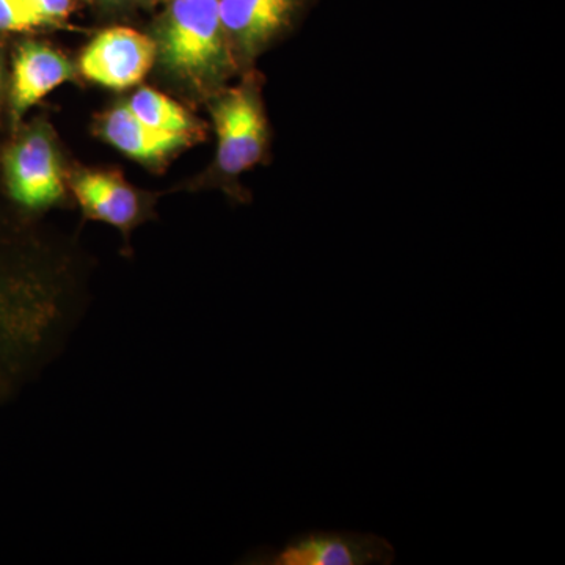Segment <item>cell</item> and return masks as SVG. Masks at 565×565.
I'll list each match as a JSON object with an SVG mask.
<instances>
[{
	"label": "cell",
	"mask_w": 565,
	"mask_h": 565,
	"mask_svg": "<svg viewBox=\"0 0 565 565\" xmlns=\"http://www.w3.org/2000/svg\"><path fill=\"white\" fill-rule=\"evenodd\" d=\"M40 24L61 20L70 13L71 0H21Z\"/></svg>",
	"instance_id": "7c38bea8"
},
{
	"label": "cell",
	"mask_w": 565,
	"mask_h": 565,
	"mask_svg": "<svg viewBox=\"0 0 565 565\" xmlns=\"http://www.w3.org/2000/svg\"><path fill=\"white\" fill-rule=\"evenodd\" d=\"M11 195L28 207H44L63 195L61 166L51 140L33 132L7 156Z\"/></svg>",
	"instance_id": "5b68a950"
},
{
	"label": "cell",
	"mask_w": 565,
	"mask_h": 565,
	"mask_svg": "<svg viewBox=\"0 0 565 565\" xmlns=\"http://www.w3.org/2000/svg\"><path fill=\"white\" fill-rule=\"evenodd\" d=\"M104 134L118 150L141 161L161 158L188 140L180 134L163 132L145 125L128 106L110 111Z\"/></svg>",
	"instance_id": "9c48e42d"
},
{
	"label": "cell",
	"mask_w": 565,
	"mask_h": 565,
	"mask_svg": "<svg viewBox=\"0 0 565 565\" xmlns=\"http://www.w3.org/2000/svg\"><path fill=\"white\" fill-rule=\"evenodd\" d=\"M73 191L85 214L117 228H131L140 215L136 193L110 173H84L73 182Z\"/></svg>",
	"instance_id": "ba28073f"
},
{
	"label": "cell",
	"mask_w": 565,
	"mask_h": 565,
	"mask_svg": "<svg viewBox=\"0 0 565 565\" xmlns=\"http://www.w3.org/2000/svg\"><path fill=\"white\" fill-rule=\"evenodd\" d=\"M156 44L143 33L128 28L104 31L88 44L81 58L87 79L109 88L139 84L154 61Z\"/></svg>",
	"instance_id": "277c9868"
},
{
	"label": "cell",
	"mask_w": 565,
	"mask_h": 565,
	"mask_svg": "<svg viewBox=\"0 0 565 565\" xmlns=\"http://www.w3.org/2000/svg\"><path fill=\"white\" fill-rule=\"evenodd\" d=\"M396 552L385 537L345 531H311L292 537L281 550L256 552L250 564L269 565H390Z\"/></svg>",
	"instance_id": "7a4b0ae2"
},
{
	"label": "cell",
	"mask_w": 565,
	"mask_h": 565,
	"mask_svg": "<svg viewBox=\"0 0 565 565\" xmlns=\"http://www.w3.org/2000/svg\"><path fill=\"white\" fill-rule=\"evenodd\" d=\"M299 0H218L223 29L255 52L288 22Z\"/></svg>",
	"instance_id": "52a82bcc"
},
{
	"label": "cell",
	"mask_w": 565,
	"mask_h": 565,
	"mask_svg": "<svg viewBox=\"0 0 565 565\" xmlns=\"http://www.w3.org/2000/svg\"><path fill=\"white\" fill-rule=\"evenodd\" d=\"M40 25L21 0H0V31L21 32Z\"/></svg>",
	"instance_id": "8fae6325"
},
{
	"label": "cell",
	"mask_w": 565,
	"mask_h": 565,
	"mask_svg": "<svg viewBox=\"0 0 565 565\" xmlns=\"http://www.w3.org/2000/svg\"><path fill=\"white\" fill-rule=\"evenodd\" d=\"M128 107L140 121L159 131L185 137L191 132L192 121L188 111L162 93L143 88L134 96Z\"/></svg>",
	"instance_id": "30bf717a"
},
{
	"label": "cell",
	"mask_w": 565,
	"mask_h": 565,
	"mask_svg": "<svg viewBox=\"0 0 565 565\" xmlns=\"http://www.w3.org/2000/svg\"><path fill=\"white\" fill-rule=\"evenodd\" d=\"M73 76V66L61 52L39 43L18 51L13 71V107L17 114L35 106Z\"/></svg>",
	"instance_id": "8992f818"
},
{
	"label": "cell",
	"mask_w": 565,
	"mask_h": 565,
	"mask_svg": "<svg viewBox=\"0 0 565 565\" xmlns=\"http://www.w3.org/2000/svg\"><path fill=\"white\" fill-rule=\"evenodd\" d=\"M22 326H24V323L14 321V319L9 318V316H3L2 307H0V340H2V337H6V333L9 334V337H11V333H17L18 327Z\"/></svg>",
	"instance_id": "4fadbf2b"
},
{
	"label": "cell",
	"mask_w": 565,
	"mask_h": 565,
	"mask_svg": "<svg viewBox=\"0 0 565 565\" xmlns=\"http://www.w3.org/2000/svg\"><path fill=\"white\" fill-rule=\"evenodd\" d=\"M225 33L218 0H174L163 33V61L192 79L214 76L225 65Z\"/></svg>",
	"instance_id": "6da1fadb"
},
{
	"label": "cell",
	"mask_w": 565,
	"mask_h": 565,
	"mask_svg": "<svg viewBox=\"0 0 565 565\" xmlns=\"http://www.w3.org/2000/svg\"><path fill=\"white\" fill-rule=\"evenodd\" d=\"M217 161L222 172L239 174L262 159L267 141L266 120L255 93L237 88L214 109Z\"/></svg>",
	"instance_id": "3957f363"
}]
</instances>
